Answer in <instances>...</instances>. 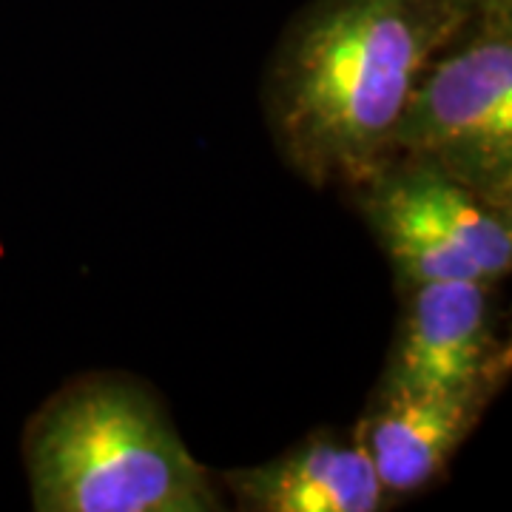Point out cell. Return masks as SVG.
Masks as SVG:
<instances>
[{"label": "cell", "mask_w": 512, "mask_h": 512, "mask_svg": "<svg viewBox=\"0 0 512 512\" xmlns=\"http://www.w3.org/2000/svg\"><path fill=\"white\" fill-rule=\"evenodd\" d=\"M487 282L444 279L404 288L402 322L382 390H501L510 350L495 339Z\"/></svg>", "instance_id": "5"}, {"label": "cell", "mask_w": 512, "mask_h": 512, "mask_svg": "<svg viewBox=\"0 0 512 512\" xmlns=\"http://www.w3.org/2000/svg\"><path fill=\"white\" fill-rule=\"evenodd\" d=\"M481 0H319L279 43L265 83L271 134L299 177L356 191L393 160V137L433 60Z\"/></svg>", "instance_id": "1"}, {"label": "cell", "mask_w": 512, "mask_h": 512, "mask_svg": "<svg viewBox=\"0 0 512 512\" xmlns=\"http://www.w3.org/2000/svg\"><path fill=\"white\" fill-rule=\"evenodd\" d=\"M510 23V0L481 3L424 72L393 137V157L439 168L504 214L512 211Z\"/></svg>", "instance_id": "3"}, {"label": "cell", "mask_w": 512, "mask_h": 512, "mask_svg": "<svg viewBox=\"0 0 512 512\" xmlns=\"http://www.w3.org/2000/svg\"><path fill=\"white\" fill-rule=\"evenodd\" d=\"M353 194L404 288L444 279L495 285L510 274V214L439 168L393 157Z\"/></svg>", "instance_id": "4"}, {"label": "cell", "mask_w": 512, "mask_h": 512, "mask_svg": "<svg viewBox=\"0 0 512 512\" xmlns=\"http://www.w3.org/2000/svg\"><path fill=\"white\" fill-rule=\"evenodd\" d=\"M220 481L245 512H376L390 498L362 444L328 430Z\"/></svg>", "instance_id": "7"}, {"label": "cell", "mask_w": 512, "mask_h": 512, "mask_svg": "<svg viewBox=\"0 0 512 512\" xmlns=\"http://www.w3.org/2000/svg\"><path fill=\"white\" fill-rule=\"evenodd\" d=\"M23 461L40 512H214L217 481L143 384L80 376L26 424Z\"/></svg>", "instance_id": "2"}, {"label": "cell", "mask_w": 512, "mask_h": 512, "mask_svg": "<svg viewBox=\"0 0 512 512\" xmlns=\"http://www.w3.org/2000/svg\"><path fill=\"white\" fill-rule=\"evenodd\" d=\"M495 387L470 390H376L353 439L362 444L387 495L427 487L447 470L476 430Z\"/></svg>", "instance_id": "6"}]
</instances>
